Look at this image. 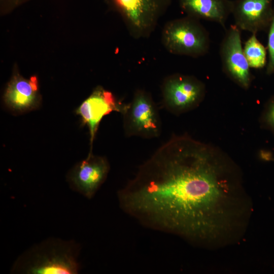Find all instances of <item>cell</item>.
Returning a JSON list of instances; mask_svg holds the SVG:
<instances>
[{"label":"cell","mask_w":274,"mask_h":274,"mask_svg":"<svg viewBox=\"0 0 274 274\" xmlns=\"http://www.w3.org/2000/svg\"><path fill=\"white\" fill-rule=\"evenodd\" d=\"M117 195L144 225L209 249L239 242L253 211L236 166L186 135L159 147Z\"/></svg>","instance_id":"obj_1"},{"label":"cell","mask_w":274,"mask_h":274,"mask_svg":"<svg viewBox=\"0 0 274 274\" xmlns=\"http://www.w3.org/2000/svg\"><path fill=\"white\" fill-rule=\"evenodd\" d=\"M110 170L107 159L90 152L69 172L67 181L71 188L88 199L92 198L106 180Z\"/></svg>","instance_id":"obj_8"},{"label":"cell","mask_w":274,"mask_h":274,"mask_svg":"<svg viewBox=\"0 0 274 274\" xmlns=\"http://www.w3.org/2000/svg\"><path fill=\"white\" fill-rule=\"evenodd\" d=\"M243 50L250 68H261L265 65L266 49L257 39L256 34H252L245 42Z\"/></svg>","instance_id":"obj_13"},{"label":"cell","mask_w":274,"mask_h":274,"mask_svg":"<svg viewBox=\"0 0 274 274\" xmlns=\"http://www.w3.org/2000/svg\"><path fill=\"white\" fill-rule=\"evenodd\" d=\"M267 47L269 59L267 65L266 73L270 75L274 73V13L269 27Z\"/></svg>","instance_id":"obj_14"},{"label":"cell","mask_w":274,"mask_h":274,"mask_svg":"<svg viewBox=\"0 0 274 274\" xmlns=\"http://www.w3.org/2000/svg\"><path fill=\"white\" fill-rule=\"evenodd\" d=\"M204 84L193 76L180 74L169 75L161 85L162 103L174 114H179L198 104L204 96Z\"/></svg>","instance_id":"obj_6"},{"label":"cell","mask_w":274,"mask_h":274,"mask_svg":"<svg viewBox=\"0 0 274 274\" xmlns=\"http://www.w3.org/2000/svg\"><path fill=\"white\" fill-rule=\"evenodd\" d=\"M161 41L170 53L194 58L207 54L211 44L209 33L199 20L188 16L168 21Z\"/></svg>","instance_id":"obj_3"},{"label":"cell","mask_w":274,"mask_h":274,"mask_svg":"<svg viewBox=\"0 0 274 274\" xmlns=\"http://www.w3.org/2000/svg\"><path fill=\"white\" fill-rule=\"evenodd\" d=\"M5 99L10 108L17 112L36 108L39 104L36 78L26 80L19 76L14 77L6 90Z\"/></svg>","instance_id":"obj_12"},{"label":"cell","mask_w":274,"mask_h":274,"mask_svg":"<svg viewBox=\"0 0 274 274\" xmlns=\"http://www.w3.org/2000/svg\"><path fill=\"white\" fill-rule=\"evenodd\" d=\"M80 245L74 240L50 237L31 246L13 263L11 273L76 274L81 269Z\"/></svg>","instance_id":"obj_2"},{"label":"cell","mask_w":274,"mask_h":274,"mask_svg":"<svg viewBox=\"0 0 274 274\" xmlns=\"http://www.w3.org/2000/svg\"><path fill=\"white\" fill-rule=\"evenodd\" d=\"M122 17L136 39L149 37L170 5L172 0H107Z\"/></svg>","instance_id":"obj_4"},{"label":"cell","mask_w":274,"mask_h":274,"mask_svg":"<svg viewBox=\"0 0 274 274\" xmlns=\"http://www.w3.org/2000/svg\"><path fill=\"white\" fill-rule=\"evenodd\" d=\"M179 3L187 16L216 22L224 27L233 4L230 0H179Z\"/></svg>","instance_id":"obj_11"},{"label":"cell","mask_w":274,"mask_h":274,"mask_svg":"<svg viewBox=\"0 0 274 274\" xmlns=\"http://www.w3.org/2000/svg\"><path fill=\"white\" fill-rule=\"evenodd\" d=\"M264 119L266 126L274 133V98L267 106Z\"/></svg>","instance_id":"obj_15"},{"label":"cell","mask_w":274,"mask_h":274,"mask_svg":"<svg viewBox=\"0 0 274 274\" xmlns=\"http://www.w3.org/2000/svg\"><path fill=\"white\" fill-rule=\"evenodd\" d=\"M123 116V129L126 136L145 139L158 137L161 132V123L156 105L151 94L137 89L132 100L126 104Z\"/></svg>","instance_id":"obj_5"},{"label":"cell","mask_w":274,"mask_h":274,"mask_svg":"<svg viewBox=\"0 0 274 274\" xmlns=\"http://www.w3.org/2000/svg\"><path fill=\"white\" fill-rule=\"evenodd\" d=\"M273 13L271 0H237L231 14L234 25L241 30L256 34L269 27Z\"/></svg>","instance_id":"obj_10"},{"label":"cell","mask_w":274,"mask_h":274,"mask_svg":"<svg viewBox=\"0 0 274 274\" xmlns=\"http://www.w3.org/2000/svg\"><path fill=\"white\" fill-rule=\"evenodd\" d=\"M219 53L223 71L243 88L248 89L252 79L250 67L242 46L241 30L235 25L226 31Z\"/></svg>","instance_id":"obj_7"},{"label":"cell","mask_w":274,"mask_h":274,"mask_svg":"<svg viewBox=\"0 0 274 274\" xmlns=\"http://www.w3.org/2000/svg\"><path fill=\"white\" fill-rule=\"evenodd\" d=\"M126 104L116 100L113 94L102 88H97L77 110L89 128L91 144L95 137L100 121L104 117L116 111L121 114Z\"/></svg>","instance_id":"obj_9"},{"label":"cell","mask_w":274,"mask_h":274,"mask_svg":"<svg viewBox=\"0 0 274 274\" xmlns=\"http://www.w3.org/2000/svg\"><path fill=\"white\" fill-rule=\"evenodd\" d=\"M28 0H1L2 9L5 10L11 9Z\"/></svg>","instance_id":"obj_16"}]
</instances>
